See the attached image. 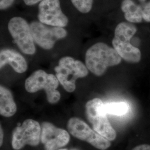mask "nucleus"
I'll use <instances>...</instances> for the list:
<instances>
[{"label": "nucleus", "mask_w": 150, "mask_h": 150, "mask_svg": "<svg viewBox=\"0 0 150 150\" xmlns=\"http://www.w3.org/2000/svg\"><path fill=\"white\" fill-rule=\"evenodd\" d=\"M59 85V81L56 76L38 70L33 72L26 80L25 87L29 93L44 90L48 102L54 104L59 102L61 98V94L57 90Z\"/></svg>", "instance_id": "20e7f679"}, {"label": "nucleus", "mask_w": 150, "mask_h": 150, "mask_svg": "<svg viewBox=\"0 0 150 150\" xmlns=\"http://www.w3.org/2000/svg\"><path fill=\"white\" fill-rule=\"evenodd\" d=\"M8 29L21 51L27 54L35 53V41L30 27L25 19L20 17H13L8 22Z\"/></svg>", "instance_id": "6e6552de"}, {"label": "nucleus", "mask_w": 150, "mask_h": 150, "mask_svg": "<svg viewBox=\"0 0 150 150\" xmlns=\"http://www.w3.org/2000/svg\"><path fill=\"white\" fill-rule=\"evenodd\" d=\"M54 71L59 83L68 92L75 91L76 80L86 77L88 74L86 65L70 56H65L59 59Z\"/></svg>", "instance_id": "7ed1b4c3"}, {"label": "nucleus", "mask_w": 150, "mask_h": 150, "mask_svg": "<svg viewBox=\"0 0 150 150\" xmlns=\"http://www.w3.org/2000/svg\"><path fill=\"white\" fill-rule=\"evenodd\" d=\"M30 27L35 42L45 50L53 48L57 41L66 38L67 34L64 27L49 26L40 22H32Z\"/></svg>", "instance_id": "1a4fd4ad"}, {"label": "nucleus", "mask_w": 150, "mask_h": 150, "mask_svg": "<svg viewBox=\"0 0 150 150\" xmlns=\"http://www.w3.org/2000/svg\"><path fill=\"white\" fill-rule=\"evenodd\" d=\"M142 17L145 21L150 22V2L146 4L142 7Z\"/></svg>", "instance_id": "f3484780"}, {"label": "nucleus", "mask_w": 150, "mask_h": 150, "mask_svg": "<svg viewBox=\"0 0 150 150\" xmlns=\"http://www.w3.org/2000/svg\"><path fill=\"white\" fill-rule=\"evenodd\" d=\"M38 18L43 24L64 27L69 20L62 11L59 0H42L38 5Z\"/></svg>", "instance_id": "9d476101"}, {"label": "nucleus", "mask_w": 150, "mask_h": 150, "mask_svg": "<svg viewBox=\"0 0 150 150\" xmlns=\"http://www.w3.org/2000/svg\"><path fill=\"white\" fill-rule=\"evenodd\" d=\"M76 8L83 13L91 11L93 0H71Z\"/></svg>", "instance_id": "dca6fc26"}, {"label": "nucleus", "mask_w": 150, "mask_h": 150, "mask_svg": "<svg viewBox=\"0 0 150 150\" xmlns=\"http://www.w3.org/2000/svg\"><path fill=\"white\" fill-rule=\"evenodd\" d=\"M70 139L68 132L44 122L41 125V141L45 150H58L68 144Z\"/></svg>", "instance_id": "9b49d317"}, {"label": "nucleus", "mask_w": 150, "mask_h": 150, "mask_svg": "<svg viewBox=\"0 0 150 150\" xmlns=\"http://www.w3.org/2000/svg\"><path fill=\"white\" fill-rule=\"evenodd\" d=\"M58 150H79L76 149H61Z\"/></svg>", "instance_id": "4be33fe9"}, {"label": "nucleus", "mask_w": 150, "mask_h": 150, "mask_svg": "<svg viewBox=\"0 0 150 150\" xmlns=\"http://www.w3.org/2000/svg\"><path fill=\"white\" fill-rule=\"evenodd\" d=\"M122 58L114 49L106 44L95 43L86 51V66L91 72L97 76L103 75L109 67L118 65Z\"/></svg>", "instance_id": "f257e3e1"}, {"label": "nucleus", "mask_w": 150, "mask_h": 150, "mask_svg": "<svg viewBox=\"0 0 150 150\" xmlns=\"http://www.w3.org/2000/svg\"><path fill=\"white\" fill-rule=\"evenodd\" d=\"M137 32V28L131 22H123L117 25L115 30L112 45L122 59L131 63H137L141 59L139 49L130 43Z\"/></svg>", "instance_id": "f03ea898"}, {"label": "nucleus", "mask_w": 150, "mask_h": 150, "mask_svg": "<svg viewBox=\"0 0 150 150\" xmlns=\"http://www.w3.org/2000/svg\"><path fill=\"white\" fill-rule=\"evenodd\" d=\"M121 10L126 20L131 23H139L142 21V7L137 5L132 0H124L121 4Z\"/></svg>", "instance_id": "4468645a"}, {"label": "nucleus", "mask_w": 150, "mask_h": 150, "mask_svg": "<svg viewBox=\"0 0 150 150\" xmlns=\"http://www.w3.org/2000/svg\"><path fill=\"white\" fill-rule=\"evenodd\" d=\"M11 66L16 72L22 74L27 70L26 59L18 52L10 49H5L0 52V68L2 69L6 64Z\"/></svg>", "instance_id": "f8f14e48"}, {"label": "nucleus", "mask_w": 150, "mask_h": 150, "mask_svg": "<svg viewBox=\"0 0 150 150\" xmlns=\"http://www.w3.org/2000/svg\"><path fill=\"white\" fill-rule=\"evenodd\" d=\"M17 111L16 103L12 94L8 89L0 87V114L6 117L13 116Z\"/></svg>", "instance_id": "ddd939ff"}, {"label": "nucleus", "mask_w": 150, "mask_h": 150, "mask_svg": "<svg viewBox=\"0 0 150 150\" xmlns=\"http://www.w3.org/2000/svg\"><path fill=\"white\" fill-rule=\"evenodd\" d=\"M41 126L32 119L25 120L21 126L14 129L12 136V147L15 150L22 149L26 145L37 146L41 141Z\"/></svg>", "instance_id": "423d86ee"}, {"label": "nucleus", "mask_w": 150, "mask_h": 150, "mask_svg": "<svg viewBox=\"0 0 150 150\" xmlns=\"http://www.w3.org/2000/svg\"><path fill=\"white\" fill-rule=\"evenodd\" d=\"M132 150H150V145L148 144H142L138 145Z\"/></svg>", "instance_id": "6ab92c4d"}, {"label": "nucleus", "mask_w": 150, "mask_h": 150, "mask_svg": "<svg viewBox=\"0 0 150 150\" xmlns=\"http://www.w3.org/2000/svg\"><path fill=\"white\" fill-rule=\"evenodd\" d=\"M15 0H0L1 10H5L10 7L14 2Z\"/></svg>", "instance_id": "a211bd4d"}, {"label": "nucleus", "mask_w": 150, "mask_h": 150, "mask_svg": "<svg viewBox=\"0 0 150 150\" xmlns=\"http://www.w3.org/2000/svg\"><path fill=\"white\" fill-rule=\"evenodd\" d=\"M139 1H145V0H139Z\"/></svg>", "instance_id": "5701e85b"}, {"label": "nucleus", "mask_w": 150, "mask_h": 150, "mask_svg": "<svg viewBox=\"0 0 150 150\" xmlns=\"http://www.w3.org/2000/svg\"><path fill=\"white\" fill-rule=\"evenodd\" d=\"M104 108L107 114L122 116L129 112V105L125 102H109L105 104Z\"/></svg>", "instance_id": "2eb2a0df"}, {"label": "nucleus", "mask_w": 150, "mask_h": 150, "mask_svg": "<svg viewBox=\"0 0 150 150\" xmlns=\"http://www.w3.org/2000/svg\"><path fill=\"white\" fill-rule=\"evenodd\" d=\"M1 140H0V145L1 146L2 145V143H3V138H4V132H3V130H2V127L1 126Z\"/></svg>", "instance_id": "412c9836"}, {"label": "nucleus", "mask_w": 150, "mask_h": 150, "mask_svg": "<svg viewBox=\"0 0 150 150\" xmlns=\"http://www.w3.org/2000/svg\"><path fill=\"white\" fill-rule=\"evenodd\" d=\"M67 129L73 136L88 142L97 149L106 150L111 146L110 141L98 134L80 118H70L67 123Z\"/></svg>", "instance_id": "0eeeda50"}, {"label": "nucleus", "mask_w": 150, "mask_h": 150, "mask_svg": "<svg viewBox=\"0 0 150 150\" xmlns=\"http://www.w3.org/2000/svg\"><path fill=\"white\" fill-rule=\"evenodd\" d=\"M104 105L98 98L88 101L86 104V116L95 131L108 140L113 141L117 134L108 120Z\"/></svg>", "instance_id": "39448f33"}, {"label": "nucleus", "mask_w": 150, "mask_h": 150, "mask_svg": "<svg viewBox=\"0 0 150 150\" xmlns=\"http://www.w3.org/2000/svg\"><path fill=\"white\" fill-rule=\"evenodd\" d=\"M23 1L26 5L32 6L38 4V2H40L42 0H23Z\"/></svg>", "instance_id": "aec40b11"}]
</instances>
